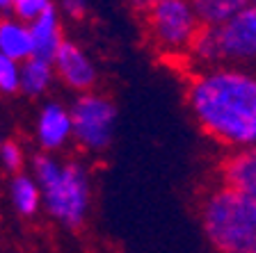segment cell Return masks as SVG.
Here are the masks:
<instances>
[{"instance_id": "obj_1", "label": "cell", "mask_w": 256, "mask_h": 253, "mask_svg": "<svg viewBox=\"0 0 256 253\" xmlns=\"http://www.w3.org/2000/svg\"><path fill=\"white\" fill-rule=\"evenodd\" d=\"M186 105L204 137L226 153L256 146V69H194L186 87Z\"/></svg>"}, {"instance_id": "obj_2", "label": "cell", "mask_w": 256, "mask_h": 253, "mask_svg": "<svg viewBox=\"0 0 256 253\" xmlns=\"http://www.w3.org/2000/svg\"><path fill=\"white\" fill-rule=\"evenodd\" d=\"M199 222L215 253H252L256 244V199L220 183L202 196Z\"/></svg>"}, {"instance_id": "obj_3", "label": "cell", "mask_w": 256, "mask_h": 253, "mask_svg": "<svg viewBox=\"0 0 256 253\" xmlns=\"http://www.w3.org/2000/svg\"><path fill=\"white\" fill-rule=\"evenodd\" d=\"M32 171L42 187L44 208L48 215L66 228L82 226L92 201L87 169L78 162H60L53 155L42 153L34 158Z\"/></svg>"}, {"instance_id": "obj_4", "label": "cell", "mask_w": 256, "mask_h": 253, "mask_svg": "<svg viewBox=\"0 0 256 253\" xmlns=\"http://www.w3.org/2000/svg\"><path fill=\"white\" fill-rule=\"evenodd\" d=\"M188 57L197 69L224 64L256 69V2L247 5L224 25L204 27Z\"/></svg>"}, {"instance_id": "obj_5", "label": "cell", "mask_w": 256, "mask_h": 253, "mask_svg": "<svg viewBox=\"0 0 256 253\" xmlns=\"http://www.w3.org/2000/svg\"><path fill=\"white\" fill-rule=\"evenodd\" d=\"M144 25L151 43L165 55H188L204 30L190 0H149Z\"/></svg>"}, {"instance_id": "obj_6", "label": "cell", "mask_w": 256, "mask_h": 253, "mask_svg": "<svg viewBox=\"0 0 256 253\" xmlns=\"http://www.w3.org/2000/svg\"><path fill=\"white\" fill-rule=\"evenodd\" d=\"M74 139L90 153H101L112 144L117 130V107L103 94H80L71 107Z\"/></svg>"}, {"instance_id": "obj_7", "label": "cell", "mask_w": 256, "mask_h": 253, "mask_svg": "<svg viewBox=\"0 0 256 253\" xmlns=\"http://www.w3.org/2000/svg\"><path fill=\"white\" fill-rule=\"evenodd\" d=\"M55 75L62 80L69 89H76L80 94H90L96 84V66L87 53L78 43L64 41L53 59Z\"/></svg>"}, {"instance_id": "obj_8", "label": "cell", "mask_w": 256, "mask_h": 253, "mask_svg": "<svg viewBox=\"0 0 256 253\" xmlns=\"http://www.w3.org/2000/svg\"><path fill=\"white\" fill-rule=\"evenodd\" d=\"M74 137L71 112L60 103H48L37 119V142L44 151H58Z\"/></svg>"}, {"instance_id": "obj_9", "label": "cell", "mask_w": 256, "mask_h": 253, "mask_svg": "<svg viewBox=\"0 0 256 253\" xmlns=\"http://www.w3.org/2000/svg\"><path fill=\"white\" fill-rule=\"evenodd\" d=\"M220 180L256 199V146L224 155L220 164Z\"/></svg>"}, {"instance_id": "obj_10", "label": "cell", "mask_w": 256, "mask_h": 253, "mask_svg": "<svg viewBox=\"0 0 256 253\" xmlns=\"http://www.w3.org/2000/svg\"><path fill=\"white\" fill-rule=\"evenodd\" d=\"M30 25L32 32V43H34V57L46 59L53 64L58 50L62 48L64 39H62V25H60V14L58 7L50 5L42 16H37Z\"/></svg>"}, {"instance_id": "obj_11", "label": "cell", "mask_w": 256, "mask_h": 253, "mask_svg": "<svg viewBox=\"0 0 256 253\" xmlns=\"http://www.w3.org/2000/svg\"><path fill=\"white\" fill-rule=\"evenodd\" d=\"M0 53L16 59L18 64L34 57L30 25L18 18H2L0 21Z\"/></svg>"}, {"instance_id": "obj_12", "label": "cell", "mask_w": 256, "mask_h": 253, "mask_svg": "<svg viewBox=\"0 0 256 253\" xmlns=\"http://www.w3.org/2000/svg\"><path fill=\"white\" fill-rule=\"evenodd\" d=\"M190 5L204 27H220L252 5V0H190Z\"/></svg>"}, {"instance_id": "obj_13", "label": "cell", "mask_w": 256, "mask_h": 253, "mask_svg": "<svg viewBox=\"0 0 256 253\" xmlns=\"http://www.w3.org/2000/svg\"><path fill=\"white\" fill-rule=\"evenodd\" d=\"M10 199H12L14 210L23 217H34L39 208L44 206V196H42L39 183L32 176H26V174H16L12 178Z\"/></svg>"}, {"instance_id": "obj_14", "label": "cell", "mask_w": 256, "mask_h": 253, "mask_svg": "<svg viewBox=\"0 0 256 253\" xmlns=\"http://www.w3.org/2000/svg\"><path fill=\"white\" fill-rule=\"evenodd\" d=\"M53 64L39 57H30L21 64V91L26 96H42L53 82Z\"/></svg>"}, {"instance_id": "obj_15", "label": "cell", "mask_w": 256, "mask_h": 253, "mask_svg": "<svg viewBox=\"0 0 256 253\" xmlns=\"http://www.w3.org/2000/svg\"><path fill=\"white\" fill-rule=\"evenodd\" d=\"M21 91V64L0 53V94H16Z\"/></svg>"}, {"instance_id": "obj_16", "label": "cell", "mask_w": 256, "mask_h": 253, "mask_svg": "<svg viewBox=\"0 0 256 253\" xmlns=\"http://www.w3.org/2000/svg\"><path fill=\"white\" fill-rule=\"evenodd\" d=\"M50 5H53V0H14L12 2V14L23 23H32Z\"/></svg>"}, {"instance_id": "obj_17", "label": "cell", "mask_w": 256, "mask_h": 253, "mask_svg": "<svg viewBox=\"0 0 256 253\" xmlns=\"http://www.w3.org/2000/svg\"><path fill=\"white\" fill-rule=\"evenodd\" d=\"M0 162L10 174H18L23 167V151L16 142H2L0 144Z\"/></svg>"}, {"instance_id": "obj_18", "label": "cell", "mask_w": 256, "mask_h": 253, "mask_svg": "<svg viewBox=\"0 0 256 253\" xmlns=\"http://www.w3.org/2000/svg\"><path fill=\"white\" fill-rule=\"evenodd\" d=\"M62 9L71 18H82L87 11V2L85 0H62Z\"/></svg>"}, {"instance_id": "obj_19", "label": "cell", "mask_w": 256, "mask_h": 253, "mask_svg": "<svg viewBox=\"0 0 256 253\" xmlns=\"http://www.w3.org/2000/svg\"><path fill=\"white\" fill-rule=\"evenodd\" d=\"M12 2L14 0H0V11H7V9L12 11Z\"/></svg>"}, {"instance_id": "obj_20", "label": "cell", "mask_w": 256, "mask_h": 253, "mask_svg": "<svg viewBox=\"0 0 256 253\" xmlns=\"http://www.w3.org/2000/svg\"><path fill=\"white\" fill-rule=\"evenodd\" d=\"M252 253H256V244H254V249H252Z\"/></svg>"}, {"instance_id": "obj_21", "label": "cell", "mask_w": 256, "mask_h": 253, "mask_svg": "<svg viewBox=\"0 0 256 253\" xmlns=\"http://www.w3.org/2000/svg\"><path fill=\"white\" fill-rule=\"evenodd\" d=\"M2 142H5V139H2V135H0V144H2Z\"/></svg>"}, {"instance_id": "obj_22", "label": "cell", "mask_w": 256, "mask_h": 253, "mask_svg": "<svg viewBox=\"0 0 256 253\" xmlns=\"http://www.w3.org/2000/svg\"><path fill=\"white\" fill-rule=\"evenodd\" d=\"M252 2H256V0H252Z\"/></svg>"}]
</instances>
